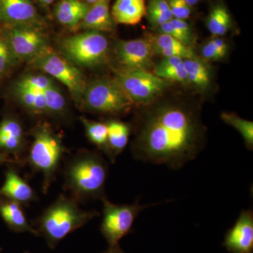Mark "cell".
Returning <instances> with one entry per match:
<instances>
[{
    "label": "cell",
    "mask_w": 253,
    "mask_h": 253,
    "mask_svg": "<svg viewBox=\"0 0 253 253\" xmlns=\"http://www.w3.org/2000/svg\"><path fill=\"white\" fill-rule=\"evenodd\" d=\"M164 94L139 107L133 126L131 154L138 161L179 169L204 149L207 129L199 103Z\"/></svg>",
    "instance_id": "obj_1"
},
{
    "label": "cell",
    "mask_w": 253,
    "mask_h": 253,
    "mask_svg": "<svg viewBox=\"0 0 253 253\" xmlns=\"http://www.w3.org/2000/svg\"><path fill=\"white\" fill-rule=\"evenodd\" d=\"M107 161L99 151L82 150L66 161L63 188L79 203L103 199L109 176Z\"/></svg>",
    "instance_id": "obj_2"
},
{
    "label": "cell",
    "mask_w": 253,
    "mask_h": 253,
    "mask_svg": "<svg viewBox=\"0 0 253 253\" xmlns=\"http://www.w3.org/2000/svg\"><path fill=\"white\" fill-rule=\"evenodd\" d=\"M99 215L97 211L82 209L72 196L61 194L37 218L35 226L39 236L54 249L68 234Z\"/></svg>",
    "instance_id": "obj_3"
},
{
    "label": "cell",
    "mask_w": 253,
    "mask_h": 253,
    "mask_svg": "<svg viewBox=\"0 0 253 253\" xmlns=\"http://www.w3.org/2000/svg\"><path fill=\"white\" fill-rule=\"evenodd\" d=\"M31 134L33 141L28 148L24 165L28 164L33 172L42 175V191L46 194L56 180L63 158L68 151L62 136L48 123L37 125L32 129Z\"/></svg>",
    "instance_id": "obj_4"
},
{
    "label": "cell",
    "mask_w": 253,
    "mask_h": 253,
    "mask_svg": "<svg viewBox=\"0 0 253 253\" xmlns=\"http://www.w3.org/2000/svg\"><path fill=\"white\" fill-rule=\"evenodd\" d=\"M81 106L90 112L119 116L133 105L116 78H101L86 84Z\"/></svg>",
    "instance_id": "obj_5"
},
{
    "label": "cell",
    "mask_w": 253,
    "mask_h": 253,
    "mask_svg": "<svg viewBox=\"0 0 253 253\" xmlns=\"http://www.w3.org/2000/svg\"><path fill=\"white\" fill-rule=\"evenodd\" d=\"M63 57L80 67H92L104 62L109 51L106 37L98 31H86L63 38L60 42Z\"/></svg>",
    "instance_id": "obj_6"
},
{
    "label": "cell",
    "mask_w": 253,
    "mask_h": 253,
    "mask_svg": "<svg viewBox=\"0 0 253 253\" xmlns=\"http://www.w3.org/2000/svg\"><path fill=\"white\" fill-rule=\"evenodd\" d=\"M29 63L64 84L76 104L81 105L86 83L84 75L77 66L56 54L50 46Z\"/></svg>",
    "instance_id": "obj_7"
},
{
    "label": "cell",
    "mask_w": 253,
    "mask_h": 253,
    "mask_svg": "<svg viewBox=\"0 0 253 253\" xmlns=\"http://www.w3.org/2000/svg\"><path fill=\"white\" fill-rule=\"evenodd\" d=\"M133 106L141 107L151 104L164 94L171 83L144 70H118L115 77Z\"/></svg>",
    "instance_id": "obj_8"
},
{
    "label": "cell",
    "mask_w": 253,
    "mask_h": 253,
    "mask_svg": "<svg viewBox=\"0 0 253 253\" xmlns=\"http://www.w3.org/2000/svg\"><path fill=\"white\" fill-rule=\"evenodd\" d=\"M103 204V218L100 230L109 246L119 245L120 241L129 234L139 213L150 207L141 206L139 201L132 204H116L106 197Z\"/></svg>",
    "instance_id": "obj_9"
},
{
    "label": "cell",
    "mask_w": 253,
    "mask_h": 253,
    "mask_svg": "<svg viewBox=\"0 0 253 253\" xmlns=\"http://www.w3.org/2000/svg\"><path fill=\"white\" fill-rule=\"evenodd\" d=\"M10 46L20 62H31L49 47L47 37L42 26H16L6 27Z\"/></svg>",
    "instance_id": "obj_10"
},
{
    "label": "cell",
    "mask_w": 253,
    "mask_h": 253,
    "mask_svg": "<svg viewBox=\"0 0 253 253\" xmlns=\"http://www.w3.org/2000/svg\"><path fill=\"white\" fill-rule=\"evenodd\" d=\"M116 58L123 71L144 70L153 66L154 54L147 39L118 41L116 44Z\"/></svg>",
    "instance_id": "obj_11"
},
{
    "label": "cell",
    "mask_w": 253,
    "mask_h": 253,
    "mask_svg": "<svg viewBox=\"0 0 253 253\" xmlns=\"http://www.w3.org/2000/svg\"><path fill=\"white\" fill-rule=\"evenodd\" d=\"M27 151L22 123L16 116H4L0 121V152L23 166Z\"/></svg>",
    "instance_id": "obj_12"
},
{
    "label": "cell",
    "mask_w": 253,
    "mask_h": 253,
    "mask_svg": "<svg viewBox=\"0 0 253 253\" xmlns=\"http://www.w3.org/2000/svg\"><path fill=\"white\" fill-rule=\"evenodd\" d=\"M0 21L6 27L42 26L33 0H0Z\"/></svg>",
    "instance_id": "obj_13"
},
{
    "label": "cell",
    "mask_w": 253,
    "mask_h": 253,
    "mask_svg": "<svg viewBox=\"0 0 253 253\" xmlns=\"http://www.w3.org/2000/svg\"><path fill=\"white\" fill-rule=\"evenodd\" d=\"M224 246L231 253H252L253 249V212L244 210L234 225L228 231Z\"/></svg>",
    "instance_id": "obj_14"
},
{
    "label": "cell",
    "mask_w": 253,
    "mask_h": 253,
    "mask_svg": "<svg viewBox=\"0 0 253 253\" xmlns=\"http://www.w3.org/2000/svg\"><path fill=\"white\" fill-rule=\"evenodd\" d=\"M0 197L15 201L23 207H28L38 200V196L31 184L21 175L17 168L9 166L4 172V181L0 187Z\"/></svg>",
    "instance_id": "obj_15"
},
{
    "label": "cell",
    "mask_w": 253,
    "mask_h": 253,
    "mask_svg": "<svg viewBox=\"0 0 253 253\" xmlns=\"http://www.w3.org/2000/svg\"><path fill=\"white\" fill-rule=\"evenodd\" d=\"M146 39L149 42L154 55L161 56L163 58L176 56L188 59L198 56L194 47L183 44L169 35L156 32L153 34H148Z\"/></svg>",
    "instance_id": "obj_16"
},
{
    "label": "cell",
    "mask_w": 253,
    "mask_h": 253,
    "mask_svg": "<svg viewBox=\"0 0 253 253\" xmlns=\"http://www.w3.org/2000/svg\"><path fill=\"white\" fill-rule=\"evenodd\" d=\"M0 217L10 230L15 233H30L39 236L36 228L28 221L23 206L15 201L0 197Z\"/></svg>",
    "instance_id": "obj_17"
},
{
    "label": "cell",
    "mask_w": 253,
    "mask_h": 253,
    "mask_svg": "<svg viewBox=\"0 0 253 253\" xmlns=\"http://www.w3.org/2000/svg\"><path fill=\"white\" fill-rule=\"evenodd\" d=\"M116 24L110 11V0H99L90 5L80 26L86 31L104 33L113 31Z\"/></svg>",
    "instance_id": "obj_18"
},
{
    "label": "cell",
    "mask_w": 253,
    "mask_h": 253,
    "mask_svg": "<svg viewBox=\"0 0 253 253\" xmlns=\"http://www.w3.org/2000/svg\"><path fill=\"white\" fill-rule=\"evenodd\" d=\"M108 129V153L106 156L111 163L116 162V158L127 146L130 136L131 126L117 119L108 120L105 122Z\"/></svg>",
    "instance_id": "obj_19"
},
{
    "label": "cell",
    "mask_w": 253,
    "mask_h": 253,
    "mask_svg": "<svg viewBox=\"0 0 253 253\" xmlns=\"http://www.w3.org/2000/svg\"><path fill=\"white\" fill-rule=\"evenodd\" d=\"M145 0H116L111 9V16L117 24H138L146 16Z\"/></svg>",
    "instance_id": "obj_20"
},
{
    "label": "cell",
    "mask_w": 253,
    "mask_h": 253,
    "mask_svg": "<svg viewBox=\"0 0 253 253\" xmlns=\"http://www.w3.org/2000/svg\"><path fill=\"white\" fill-rule=\"evenodd\" d=\"M187 75V84L199 92H206L212 84L211 67L205 60L199 56L194 59H184Z\"/></svg>",
    "instance_id": "obj_21"
},
{
    "label": "cell",
    "mask_w": 253,
    "mask_h": 253,
    "mask_svg": "<svg viewBox=\"0 0 253 253\" xmlns=\"http://www.w3.org/2000/svg\"><path fill=\"white\" fill-rule=\"evenodd\" d=\"M90 5L81 0H59L54 9V15L58 22L67 27L80 26Z\"/></svg>",
    "instance_id": "obj_22"
},
{
    "label": "cell",
    "mask_w": 253,
    "mask_h": 253,
    "mask_svg": "<svg viewBox=\"0 0 253 253\" xmlns=\"http://www.w3.org/2000/svg\"><path fill=\"white\" fill-rule=\"evenodd\" d=\"M154 73L158 78L168 83L187 84V75L184 67V59L180 57L163 58L155 66Z\"/></svg>",
    "instance_id": "obj_23"
},
{
    "label": "cell",
    "mask_w": 253,
    "mask_h": 253,
    "mask_svg": "<svg viewBox=\"0 0 253 253\" xmlns=\"http://www.w3.org/2000/svg\"><path fill=\"white\" fill-rule=\"evenodd\" d=\"M15 94L23 108L34 116H48L43 91L15 85Z\"/></svg>",
    "instance_id": "obj_24"
},
{
    "label": "cell",
    "mask_w": 253,
    "mask_h": 253,
    "mask_svg": "<svg viewBox=\"0 0 253 253\" xmlns=\"http://www.w3.org/2000/svg\"><path fill=\"white\" fill-rule=\"evenodd\" d=\"M157 33H164L173 37L186 45L194 47L196 36L192 27L186 20L173 18L170 21L156 28Z\"/></svg>",
    "instance_id": "obj_25"
},
{
    "label": "cell",
    "mask_w": 253,
    "mask_h": 253,
    "mask_svg": "<svg viewBox=\"0 0 253 253\" xmlns=\"http://www.w3.org/2000/svg\"><path fill=\"white\" fill-rule=\"evenodd\" d=\"M232 25L229 10L222 4L213 6L206 20L208 31L214 37H222L228 33Z\"/></svg>",
    "instance_id": "obj_26"
},
{
    "label": "cell",
    "mask_w": 253,
    "mask_h": 253,
    "mask_svg": "<svg viewBox=\"0 0 253 253\" xmlns=\"http://www.w3.org/2000/svg\"><path fill=\"white\" fill-rule=\"evenodd\" d=\"M81 120L89 141L100 151L107 155L108 129L106 123L91 121L84 117H82Z\"/></svg>",
    "instance_id": "obj_27"
},
{
    "label": "cell",
    "mask_w": 253,
    "mask_h": 253,
    "mask_svg": "<svg viewBox=\"0 0 253 253\" xmlns=\"http://www.w3.org/2000/svg\"><path fill=\"white\" fill-rule=\"evenodd\" d=\"M48 116L56 118H65L67 116L66 99L56 84L43 91Z\"/></svg>",
    "instance_id": "obj_28"
},
{
    "label": "cell",
    "mask_w": 253,
    "mask_h": 253,
    "mask_svg": "<svg viewBox=\"0 0 253 253\" xmlns=\"http://www.w3.org/2000/svg\"><path fill=\"white\" fill-rule=\"evenodd\" d=\"M146 16L155 29L173 18L168 0H149Z\"/></svg>",
    "instance_id": "obj_29"
},
{
    "label": "cell",
    "mask_w": 253,
    "mask_h": 253,
    "mask_svg": "<svg viewBox=\"0 0 253 253\" xmlns=\"http://www.w3.org/2000/svg\"><path fill=\"white\" fill-rule=\"evenodd\" d=\"M221 118L224 123L239 131L244 139L246 147L252 151L253 149V123L239 117L234 113L223 112Z\"/></svg>",
    "instance_id": "obj_30"
},
{
    "label": "cell",
    "mask_w": 253,
    "mask_h": 253,
    "mask_svg": "<svg viewBox=\"0 0 253 253\" xmlns=\"http://www.w3.org/2000/svg\"><path fill=\"white\" fill-rule=\"evenodd\" d=\"M20 61L10 46L6 33H0V79L11 72Z\"/></svg>",
    "instance_id": "obj_31"
},
{
    "label": "cell",
    "mask_w": 253,
    "mask_h": 253,
    "mask_svg": "<svg viewBox=\"0 0 253 253\" xmlns=\"http://www.w3.org/2000/svg\"><path fill=\"white\" fill-rule=\"evenodd\" d=\"M229 51V44L220 37H214V39L206 42L201 48L202 59L206 61H217L224 59Z\"/></svg>",
    "instance_id": "obj_32"
},
{
    "label": "cell",
    "mask_w": 253,
    "mask_h": 253,
    "mask_svg": "<svg viewBox=\"0 0 253 253\" xmlns=\"http://www.w3.org/2000/svg\"><path fill=\"white\" fill-rule=\"evenodd\" d=\"M54 84V82L49 76L44 75H28L18 80L15 85L36 91H44Z\"/></svg>",
    "instance_id": "obj_33"
},
{
    "label": "cell",
    "mask_w": 253,
    "mask_h": 253,
    "mask_svg": "<svg viewBox=\"0 0 253 253\" xmlns=\"http://www.w3.org/2000/svg\"><path fill=\"white\" fill-rule=\"evenodd\" d=\"M173 18L186 20L191 16L192 7L184 0H168Z\"/></svg>",
    "instance_id": "obj_34"
},
{
    "label": "cell",
    "mask_w": 253,
    "mask_h": 253,
    "mask_svg": "<svg viewBox=\"0 0 253 253\" xmlns=\"http://www.w3.org/2000/svg\"><path fill=\"white\" fill-rule=\"evenodd\" d=\"M4 163H8V164H16L14 160L11 159L9 156H6L2 153L0 152V165L4 164Z\"/></svg>",
    "instance_id": "obj_35"
},
{
    "label": "cell",
    "mask_w": 253,
    "mask_h": 253,
    "mask_svg": "<svg viewBox=\"0 0 253 253\" xmlns=\"http://www.w3.org/2000/svg\"><path fill=\"white\" fill-rule=\"evenodd\" d=\"M104 253H126L120 247L119 245L115 246H109V249Z\"/></svg>",
    "instance_id": "obj_36"
},
{
    "label": "cell",
    "mask_w": 253,
    "mask_h": 253,
    "mask_svg": "<svg viewBox=\"0 0 253 253\" xmlns=\"http://www.w3.org/2000/svg\"><path fill=\"white\" fill-rule=\"evenodd\" d=\"M56 0H37L39 4H41L42 6H45V7H47V6H49L50 5L52 4Z\"/></svg>",
    "instance_id": "obj_37"
},
{
    "label": "cell",
    "mask_w": 253,
    "mask_h": 253,
    "mask_svg": "<svg viewBox=\"0 0 253 253\" xmlns=\"http://www.w3.org/2000/svg\"><path fill=\"white\" fill-rule=\"evenodd\" d=\"M184 1H185L189 6L193 7V6H196V5L201 0H184Z\"/></svg>",
    "instance_id": "obj_38"
},
{
    "label": "cell",
    "mask_w": 253,
    "mask_h": 253,
    "mask_svg": "<svg viewBox=\"0 0 253 253\" xmlns=\"http://www.w3.org/2000/svg\"><path fill=\"white\" fill-rule=\"evenodd\" d=\"M83 2L86 3V4L91 5L94 4V3L97 2L99 0H81Z\"/></svg>",
    "instance_id": "obj_39"
},
{
    "label": "cell",
    "mask_w": 253,
    "mask_h": 253,
    "mask_svg": "<svg viewBox=\"0 0 253 253\" xmlns=\"http://www.w3.org/2000/svg\"><path fill=\"white\" fill-rule=\"evenodd\" d=\"M25 253H31L28 252V251H26V252H25Z\"/></svg>",
    "instance_id": "obj_40"
},
{
    "label": "cell",
    "mask_w": 253,
    "mask_h": 253,
    "mask_svg": "<svg viewBox=\"0 0 253 253\" xmlns=\"http://www.w3.org/2000/svg\"><path fill=\"white\" fill-rule=\"evenodd\" d=\"M0 253H1V248H0Z\"/></svg>",
    "instance_id": "obj_41"
}]
</instances>
